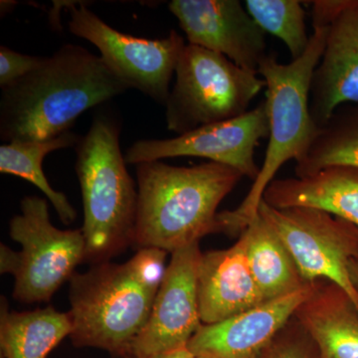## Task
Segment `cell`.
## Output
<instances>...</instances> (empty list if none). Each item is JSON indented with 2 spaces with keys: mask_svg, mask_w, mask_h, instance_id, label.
Returning a JSON list of instances; mask_svg holds the SVG:
<instances>
[{
  "mask_svg": "<svg viewBox=\"0 0 358 358\" xmlns=\"http://www.w3.org/2000/svg\"><path fill=\"white\" fill-rule=\"evenodd\" d=\"M128 90L100 56L63 45L38 69L1 90L0 138L6 143L56 138L86 110Z\"/></svg>",
  "mask_w": 358,
  "mask_h": 358,
  "instance_id": "1",
  "label": "cell"
},
{
  "mask_svg": "<svg viewBox=\"0 0 358 358\" xmlns=\"http://www.w3.org/2000/svg\"><path fill=\"white\" fill-rule=\"evenodd\" d=\"M138 217L134 246L173 254L217 233L218 207L244 178L232 167L205 162L136 166Z\"/></svg>",
  "mask_w": 358,
  "mask_h": 358,
  "instance_id": "2",
  "label": "cell"
},
{
  "mask_svg": "<svg viewBox=\"0 0 358 358\" xmlns=\"http://www.w3.org/2000/svg\"><path fill=\"white\" fill-rule=\"evenodd\" d=\"M329 27L313 28L303 56L289 64L278 62L268 54L258 68L266 82L268 141L258 178L236 208L219 212L217 232L237 238L258 214L264 192L280 169L289 160L298 162L310 150L319 134L310 110V91L313 72L326 46Z\"/></svg>",
  "mask_w": 358,
  "mask_h": 358,
  "instance_id": "3",
  "label": "cell"
},
{
  "mask_svg": "<svg viewBox=\"0 0 358 358\" xmlns=\"http://www.w3.org/2000/svg\"><path fill=\"white\" fill-rule=\"evenodd\" d=\"M121 127L99 114L80 138L75 169L83 200L85 262H109L134 246L138 193L120 147Z\"/></svg>",
  "mask_w": 358,
  "mask_h": 358,
  "instance_id": "4",
  "label": "cell"
},
{
  "mask_svg": "<svg viewBox=\"0 0 358 358\" xmlns=\"http://www.w3.org/2000/svg\"><path fill=\"white\" fill-rule=\"evenodd\" d=\"M69 282L73 345L128 357L159 291L145 286L128 263L96 264L87 272L75 273Z\"/></svg>",
  "mask_w": 358,
  "mask_h": 358,
  "instance_id": "5",
  "label": "cell"
},
{
  "mask_svg": "<svg viewBox=\"0 0 358 358\" xmlns=\"http://www.w3.org/2000/svg\"><path fill=\"white\" fill-rule=\"evenodd\" d=\"M266 82L222 54L186 44L166 103L167 129L180 134L248 112Z\"/></svg>",
  "mask_w": 358,
  "mask_h": 358,
  "instance_id": "6",
  "label": "cell"
},
{
  "mask_svg": "<svg viewBox=\"0 0 358 358\" xmlns=\"http://www.w3.org/2000/svg\"><path fill=\"white\" fill-rule=\"evenodd\" d=\"M21 213L9 223V235L20 251L0 246V272L13 275L14 300L49 301L75 268L85 262V240L80 229L61 230L51 223L47 200L26 196Z\"/></svg>",
  "mask_w": 358,
  "mask_h": 358,
  "instance_id": "7",
  "label": "cell"
},
{
  "mask_svg": "<svg viewBox=\"0 0 358 358\" xmlns=\"http://www.w3.org/2000/svg\"><path fill=\"white\" fill-rule=\"evenodd\" d=\"M258 214L288 249L305 282H334L345 289L358 310V293L348 274L350 261L358 253L357 226L317 209H277L264 200Z\"/></svg>",
  "mask_w": 358,
  "mask_h": 358,
  "instance_id": "8",
  "label": "cell"
},
{
  "mask_svg": "<svg viewBox=\"0 0 358 358\" xmlns=\"http://www.w3.org/2000/svg\"><path fill=\"white\" fill-rule=\"evenodd\" d=\"M66 2L69 30L95 45L105 64L129 89H136L166 105L171 82L185 49V40L176 30L164 38L148 39L117 31L85 6Z\"/></svg>",
  "mask_w": 358,
  "mask_h": 358,
  "instance_id": "9",
  "label": "cell"
},
{
  "mask_svg": "<svg viewBox=\"0 0 358 358\" xmlns=\"http://www.w3.org/2000/svg\"><path fill=\"white\" fill-rule=\"evenodd\" d=\"M267 136V105L263 101L240 117L201 127L176 138L136 141L124 157L127 164L134 166L173 157H202L232 167L244 178L255 181L260 171L255 160L256 148Z\"/></svg>",
  "mask_w": 358,
  "mask_h": 358,
  "instance_id": "10",
  "label": "cell"
},
{
  "mask_svg": "<svg viewBox=\"0 0 358 358\" xmlns=\"http://www.w3.org/2000/svg\"><path fill=\"white\" fill-rule=\"evenodd\" d=\"M201 254L199 243L171 254L147 324L134 341L127 358L187 348L190 339L202 326L199 296Z\"/></svg>",
  "mask_w": 358,
  "mask_h": 358,
  "instance_id": "11",
  "label": "cell"
},
{
  "mask_svg": "<svg viewBox=\"0 0 358 358\" xmlns=\"http://www.w3.org/2000/svg\"><path fill=\"white\" fill-rule=\"evenodd\" d=\"M169 11L188 44L222 54L243 69L258 73L268 55L266 32L239 0H173Z\"/></svg>",
  "mask_w": 358,
  "mask_h": 358,
  "instance_id": "12",
  "label": "cell"
},
{
  "mask_svg": "<svg viewBox=\"0 0 358 358\" xmlns=\"http://www.w3.org/2000/svg\"><path fill=\"white\" fill-rule=\"evenodd\" d=\"M266 301L222 322L202 324L188 343L195 357L259 358L275 336L293 319L312 289Z\"/></svg>",
  "mask_w": 358,
  "mask_h": 358,
  "instance_id": "13",
  "label": "cell"
},
{
  "mask_svg": "<svg viewBox=\"0 0 358 358\" xmlns=\"http://www.w3.org/2000/svg\"><path fill=\"white\" fill-rule=\"evenodd\" d=\"M348 103H358V0H350L329 25L310 84V115L320 129Z\"/></svg>",
  "mask_w": 358,
  "mask_h": 358,
  "instance_id": "14",
  "label": "cell"
},
{
  "mask_svg": "<svg viewBox=\"0 0 358 358\" xmlns=\"http://www.w3.org/2000/svg\"><path fill=\"white\" fill-rule=\"evenodd\" d=\"M199 296L202 324L222 322L266 301L250 270L243 235L229 248L202 252Z\"/></svg>",
  "mask_w": 358,
  "mask_h": 358,
  "instance_id": "15",
  "label": "cell"
},
{
  "mask_svg": "<svg viewBox=\"0 0 358 358\" xmlns=\"http://www.w3.org/2000/svg\"><path fill=\"white\" fill-rule=\"evenodd\" d=\"M320 358H358V310L345 289L326 280L313 282L294 315Z\"/></svg>",
  "mask_w": 358,
  "mask_h": 358,
  "instance_id": "16",
  "label": "cell"
},
{
  "mask_svg": "<svg viewBox=\"0 0 358 358\" xmlns=\"http://www.w3.org/2000/svg\"><path fill=\"white\" fill-rule=\"evenodd\" d=\"M263 200L277 209H317L358 227V169L333 166L303 178L274 179Z\"/></svg>",
  "mask_w": 358,
  "mask_h": 358,
  "instance_id": "17",
  "label": "cell"
},
{
  "mask_svg": "<svg viewBox=\"0 0 358 358\" xmlns=\"http://www.w3.org/2000/svg\"><path fill=\"white\" fill-rule=\"evenodd\" d=\"M249 268L264 301L296 293L308 286L277 233L259 214L242 232Z\"/></svg>",
  "mask_w": 358,
  "mask_h": 358,
  "instance_id": "18",
  "label": "cell"
},
{
  "mask_svg": "<svg viewBox=\"0 0 358 358\" xmlns=\"http://www.w3.org/2000/svg\"><path fill=\"white\" fill-rule=\"evenodd\" d=\"M73 331L69 313L53 307L30 312L9 310L6 299L0 308L2 358H47Z\"/></svg>",
  "mask_w": 358,
  "mask_h": 358,
  "instance_id": "19",
  "label": "cell"
},
{
  "mask_svg": "<svg viewBox=\"0 0 358 358\" xmlns=\"http://www.w3.org/2000/svg\"><path fill=\"white\" fill-rule=\"evenodd\" d=\"M80 138L77 134L68 131L49 140L13 141L0 147V173L18 176L36 186L53 205L65 225L76 220L77 212L64 193L52 187L42 166L47 155L55 150L75 148Z\"/></svg>",
  "mask_w": 358,
  "mask_h": 358,
  "instance_id": "20",
  "label": "cell"
},
{
  "mask_svg": "<svg viewBox=\"0 0 358 358\" xmlns=\"http://www.w3.org/2000/svg\"><path fill=\"white\" fill-rule=\"evenodd\" d=\"M333 166L358 169V103L334 110L307 154L296 162L294 173L296 178H303Z\"/></svg>",
  "mask_w": 358,
  "mask_h": 358,
  "instance_id": "21",
  "label": "cell"
},
{
  "mask_svg": "<svg viewBox=\"0 0 358 358\" xmlns=\"http://www.w3.org/2000/svg\"><path fill=\"white\" fill-rule=\"evenodd\" d=\"M303 3L299 0H247L244 6L264 31L284 42L293 61L303 55L310 43Z\"/></svg>",
  "mask_w": 358,
  "mask_h": 358,
  "instance_id": "22",
  "label": "cell"
},
{
  "mask_svg": "<svg viewBox=\"0 0 358 358\" xmlns=\"http://www.w3.org/2000/svg\"><path fill=\"white\" fill-rule=\"evenodd\" d=\"M259 358H320L312 339L293 317Z\"/></svg>",
  "mask_w": 358,
  "mask_h": 358,
  "instance_id": "23",
  "label": "cell"
},
{
  "mask_svg": "<svg viewBox=\"0 0 358 358\" xmlns=\"http://www.w3.org/2000/svg\"><path fill=\"white\" fill-rule=\"evenodd\" d=\"M167 252L159 248L138 249L128 265L145 286L159 291L166 277Z\"/></svg>",
  "mask_w": 358,
  "mask_h": 358,
  "instance_id": "24",
  "label": "cell"
},
{
  "mask_svg": "<svg viewBox=\"0 0 358 358\" xmlns=\"http://www.w3.org/2000/svg\"><path fill=\"white\" fill-rule=\"evenodd\" d=\"M44 59L25 55L2 45L0 47V88L6 89L38 69Z\"/></svg>",
  "mask_w": 358,
  "mask_h": 358,
  "instance_id": "25",
  "label": "cell"
},
{
  "mask_svg": "<svg viewBox=\"0 0 358 358\" xmlns=\"http://www.w3.org/2000/svg\"><path fill=\"white\" fill-rule=\"evenodd\" d=\"M310 3L313 28L327 27L348 6L350 0H315Z\"/></svg>",
  "mask_w": 358,
  "mask_h": 358,
  "instance_id": "26",
  "label": "cell"
},
{
  "mask_svg": "<svg viewBox=\"0 0 358 358\" xmlns=\"http://www.w3.org/2000/svg\"><path fill=\"white\" fill-rule=\"evenodd\" d=\"M129 358H196L187 348L180 350H173V352L159 353V355H147V357H138Z\"/></svg>",
  "mask_w": 358,
  "mask_h": 358,
  "instance_id": "27",
  "label": "cell"
},
{
  "mask_svg": "<svg viewBox=\"0 0 358 358\" xmlns=\"http://www.w3.org/2000/svg\"><path fill=\"white\" fill-rule=\"evenodd\" d=\"M348 274H350V279L353 288L357 289L358 293V253L350 261V266H348Z\"/></svg>",
  "mask_w": 358,
  "mask_h": 358,
  "instance_id": "28",
  "label": "cell"
},
{
  "mask_svg": "<svg viewBox=\"0 0 358 358\" xmlns=\"http://www.w3.org/2000/svg\"><path fill=\"white\" fill-rule=\"evenodd\" d=\"M196 358H207V357H196Z\"/></svg>",
  "mask_w": 358,
  "mask_h": 358,
  "instance_id": "29",
  "label": "cell"
}]
</instances>
